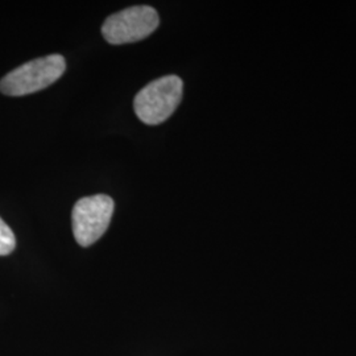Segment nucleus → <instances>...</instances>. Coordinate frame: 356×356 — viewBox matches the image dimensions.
Masks as SVG:
<instances>
[{"instance_id":"1","label":"nucleus","mask_w":356,"mask_h":356,"mask_svg":"<svg viewBox=\"0 0 356 356\" xmlns=\"http://www.w3.org/2000/svg\"><path fill=\"white\" fill-rule=\"evenodd\" d=\"M65 58L60 54H51L29 61L8 73L0 81V91L4 95L22 97L54 83L64 74Z\"/></svg>"},{"instance_id":"4","label":"nucleus","mask_w":356,"mask_h":356,"mask_svg":"<svg viewBox=\"0 0 356 356\" xmlns=\"http://www.w3.org/2000/svg\"><path fill=\"white\" fill-rule=\"evenodd\" d=\"M160 17L149 6H135L114 13L104 22L103 38L113 45L136 42L148 38L159 26Z\"/></svg>"},{"instance_id":"3","label":"nucleus","mask_w":356,"mask_h":356,"mask_svg":"<svg viewBox=\"0 0 356 356\" xmlns=\"http://www.w3.org/2000/svg\"><path fill=\"white\" fill-rule=\"evenodd\" d=\"M115 204L111 197L97 194L85 197L76 202L72 222L76 243L89 247L101 239L114 214Z\"/></svg>"},{"instance_id":"2","label":"nucleus","mask_w":356,"mask_h":356,"mask_svg":"<svg viewBox=\"0 0 356 356\" xmlns=\"http://www.w3.org/2000/svg\"><path fill=\"white\" fill-rule=\"evenodd\" d=\"M184 83L177 76L159 78L135 97V113L143 123L154 126L165 122L182 99Z\"/></svg>"},{"instance_id":"5","label":"nucleus","mask_w":356,"mask_h":356,"mask_svg":"<svg viewBox=\"0 0 356 356\" xmlns=\"http://www.w3.org/2000/svg\"><path fill=\"white\" fill-rule=\"evenodd\" d=\"M15 247H16L15 234L0 218V256L11 254Z\"/></svg>"}]
</instances>
